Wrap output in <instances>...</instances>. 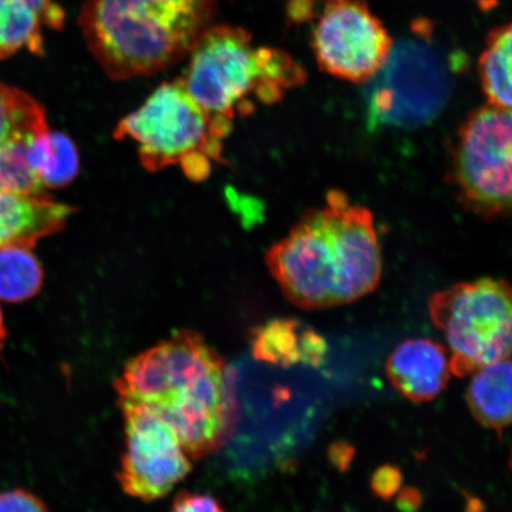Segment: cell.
<instances>
[{
    "label": "cell",
    "instance_id": "obj_10",
    "mask_svg": "<svg viewBox=\"0 0 512 512\" xmlns=\"http://www.w3.org/2000/svg\"><path fill=\"white\" fill-rule=\"evenodd\" d=\"M125 450L118 482L126 495L144 502L169 495L192 469L190 457L166 422L142 403L119 400Z\"/></svg>",
    "mask_w": 512,
    "mask_h": 512
},
{
    "label": "cell",
    "instance_id": "obj_7",
    "mask_svg": "<svg viewBox=\"0 0 512 512\" xmlns=\"http://www.w3.org/2000/svg\"><path fill=\"white\" fill-rule=\"evenodd\" d=\"M369 124L416 127L443 110L451 91L450 67L427 29L394 43L386 63L369 80Z\"/></svg>",
    "mask_w": 512,
    "mask_h": 512
},
{
    "label": "cell",
    "instance_id": "obj_4",
    "mask_svg": "<svg viewBox=\"0 0 512 512\" xmlns=\"http://www.w3.org/2000/svg\"><path fill=\"white\" fill-rule=\"evenodd\" d=\"M189 57L179 80L204 110L230 121L277 104L307 78L285 51L256 47L248 31L232 25H211Z\"/></svg>",
    "mask_w": 512,
    "mask_h": 512
},
{
    "label": "cell",
    "instance_id": "obj_18",
    "mask_svg": "<svg viewBox=\"0 0 512 512\" xmlns=\"http://www.w3.org/2000/svg\"><path fill=\"white\" fill-rule=\"evenodd\" d=\"M29 163L44 189H60L79 174L80 158L73 140L60 132H44L30 145Z\"/></svg>",
    "mask_w": 512,
    "mask_h": 512
},
{
    "label": "cell",
    "instance_id": "obj_2",
    "mask_svg": "<svg viewBox=\"0 0 512 512\" xmlns=\"http://www.w3.org/2000/svg\"><path fill=\"white\" fill-rule=\"evenodd\" d=\"M114 388L119 400L142 403L162 418L190 459L216 451L232 425L226 362L194 331H177L132 358Z\"/></svg>",
    "mask_w": 512,
    "mask_h": 512
},
{
    "label": "cell",
    "instance_id": "obj_21",
    "mask_svg": "<svg viewBox=\"0 0 512 512\" xmlns=\"http://www.w3.org/2000/svg\"><path fill=\"white\" fill-rule=\"evenodd\" d=\"M171 512H226V510L211 495L182 491L175 497Z\"/></svg>",
    "mask_w": 512,
    "mask_h": 512
},
{
    "label": "cell",
    "instance_id": "obj_16",
    "mask_svg": "<svg viewBox=\"0 0 512 512\" xmlns=\"http://www.w3.org/2000/svg\"><path fill=\"white\" fill-rule=\"evenodd\" d=\"M466 403L480 425L501 433L512 425V360L473 373Z\"/></svg>",
    "mask_w": 512,
    "mask_h": 512
},
{
    "label": "cell",
    "instance_id": "obj_1",
    "mask_svg": "<svg viewBox=\"0 0 512 512\" xmlns=\"http://www.w3.org/2000/svg\"><path fill=\"white\" fill-rule=\"evenodd\" d=\"M266 264L293 305L326 310L373 292L380 283L382 253L374 216L331 190L322 207L306 211Z\"/></svg>",
    "mask_w": 512,
    "mask_h": 512
},
{
    "label": "cell",
    "instance_id": "obj_6",
    "mask_svg": "<svg viewBox=\"0 0 512 512\" xmlns=\"http://www.w3.org/2000/svg\"><path fill=\"white\" fill-rule=\"evenodd\" d=\"M432 322L443 332L451 371L469 376L491 363L512 360V285L482 278L433 294Z\"/></svg>",
    "mask_w": 512,
    "mask_h": 512
},
{
    "label": "cell",
    "instance_id": "obj_9",
    "mask_svg": "<svg viewBox=\"0 0 512 512\" xmlns=\"http://www.w3.org/2000/svg\"><path fill=\"white\" fill-rule=\"evenodd\" d=\"M393 44L364 0H324L313 23L311 46L319 68L352 83L373 79Z\"/></svg>",
    "mask_w": 512,
    "mask_h": 512
},
{
    "label": "cell",
    "instance_id": "obj_20",
    "mask_svg": "<svg viewBox=\"0 0 512 512\" xmlns=\"http://www.w3.org/2000/svg\"><path fill=\"white\" fill-rule=\"evenodd\" d=\"M0 512H50L40 496L22 488L0 492Z\"/></svg>",
    "mask_w": 512,
    "mask_h": 512
},
{
    "label": "cell",
    "instance_id": "obj_11",
    "mask_svg": "<svg viewBox=\"0 0 512 512\" xmlns=\"http://www.w3.org/2000/svg\"><path fill=\"white\" fill-rule=\"evenodd\" d=\"M48 130L40 102L22 89L0 83V189L46 195L29 163V149L32 140Z\"/></svg>",
    "mask_w": 512,
    "mask_h": 512
},
{
    "label": "cell",
    "instance_id": "obj_8",
    "mask_svg": "<svg viewBox=\"0 0 512 512\" xmlns=\"http://www.w3.org/2000/svg\"><path fill=\"white\" fill-rule=\"evenodd\" d=\"M450 175L472 213L484 219L512 216V111L488 104L466 118Z\"/></svg>",
    "mask_w": 512,
    "mask_h": 512
},
{
    "label": "cell",
    "instance_id": "obj_12",
    "mask_svg": "<svg viewBox=\"0 0 512 512\" xmlns=\"http://www.w3.org/2000/svg\"><path fill=\"white\" fill-rule=\"evenodd\" d=\"M390 383L406 399L428 402L437 398L451 380L450 355L431 339H408L398 345L386 364Z\"/></svg>",
    "mask_w": 512,
    "mask_h": 512
},
{
    "label": "cell",
    "instance_id": "obj_15",
    "mask_svg": "<svg viewBox=\"0 0 512 512\" xmlns=\"http://www.w3.org/2000/svg\"><path fill=\"white\" fill-rule=\"evenodd\" d=\"M255 360L279 367H318L326 355L324 338L296 319H273L252 335Z\"/></svg>",
    "mask_w": 512,
    "mask_h": 512
},
{
    "label": "cell",
    "instance_id": "obj_14",
    "mask_svg": "<svg viewBox=\"0 0 512 512\" xmlns=\"http://www.w3.org/2000/svg\"><path fill=\"white\" fill-rule=\"evenodd\" d=\"M64 17L54 0H0V60L22 49L43 56V29H62Z\"/></svg>",
    "mask_w": 512,
    "mask_h": 512
},
{
    "label": "cell",
    "instance_id": "obj_22",
    "mask_svg": "<svg viewBox=\"0 0 512 512\" xmlns=\"http://www.w3.org/2000/svg\"><path fill=\"white\" fill-rule=\"evenodd\" d=\"M402 482L398 467L386 465L380 467L371 479V489L382 499L392 498L398 494Z\"/></svg>",
    "mask_w": 512,
    "mask_h": 512
},
{
    "label": "cell",
    "instance_id": "obj_24",
    "mask_svg": "<svg viewBox=\"0 0 512 512\" xmlns=\"http://www.w3.org/2000/svg\"><path fill=\"white\" fill-rule=\"evenodd\" d=\"M510 469L512 471V451H511V457H510Z\"/></svg>",
    "mask_w": 512,
    "mask_h": 512
},
{
    "label": "cell",
    "instance_id": "obj_13",
    "mask_svg": "<svg viewBox=\"0 0 512 512\" xmlns=\"http://www.w3.org/2000/svg\"><path fill=\"white\" fill-rule=\"evenodd\" d=\"M75 208L47 195L16 194L0 189V248H32L67 226Z\"/></svg>",
    "mask_w": 512,
    "mask_h": 512
},
{
    "label": "cell",
    "instance_id": "obj_23",
    "mask_svg": "<svg viewBox=\"0 0 512 512\" xmlns=\"http://www.w3.org/2000/svg\"><path fill=\"white\" fill-rule=\"evenodd\" d=\"M6 338H8V329H6L3 312L0 310V354L4 352Z\"/></svg>",
    "mask_w": 512,
    "mask_h": 512
},
{
    "label": "cell",
    "instance_id": "obj_5",
    "mask_svg": "<svg viewBox=\"0 0 512 512\" xmlns=\"http://www.w3.org/2000/svg\"><path fill=\"white\" fill-rule=\"evenodd\" d=\"M232 131L233 121L209 114L177 79L121 120L114 138L133 140L147 171L179 166L190 181L201 182L213 163L222 162L223 142Z\"/></svg>",
    "mask_w": 512,
    "mask_h": 512
},
{
    "label": "cell",
    "instance_id": "obj_19",
    "mask_svg": "<svg viewBox=\"0 0 512 512\" xmlns=\"http://www.w3.org/2000/svg\"><path fill=\"white\" fill-rule=\"evenodd\" d=\"M44 272L30 248H0V300L4 303L27 302L40 293Z\"/></svg>",
    "mask_w": 512,
    "mask_h": 512
},
{
    "label": "cell",
    "instance_id": "obj_17",
    "mask_svg": "<svg viewBox=\"0 0 512 512\" xmlns=\"http://www.w3.org/2000/svg\"><path fill=\"white\" fill-rule=\"evenodd\" d=\"M478 74L489 105L512 111V22L486 37Z\"/></svg>",
    "mask_w": 512,
    "mask_h": 512
},
{
    "label": "cell",
    "instance_id": "obj_3",
    "mask_svg": "<svg viewBox=\"0 0 512 512\" xmlns=\"http://www.w3.org/2000/svg\"><path fill=\"white\" fill-rule=\"evenodd\" d=\"M219 0H86L79 27L113 80L164 72L189 56Z\"/></svg>",
    "mask_w": 512,
    "mask_h": 512
}]
</instances>
